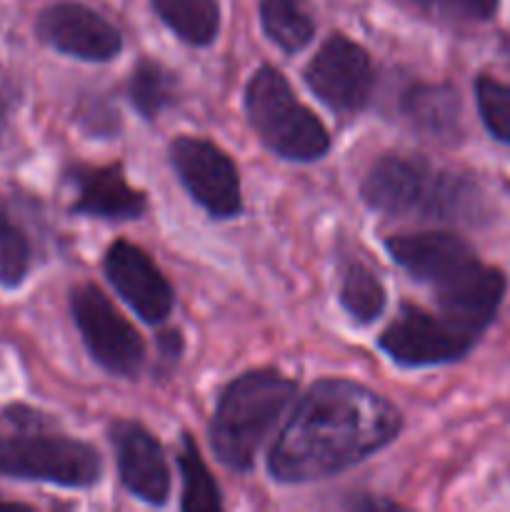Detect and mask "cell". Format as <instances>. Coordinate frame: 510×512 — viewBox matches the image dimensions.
I'll list each match as a JSON object with an SVG mask.
<instances>
[{"instance_id": "25", "label": "cell", "mask_w": 510, "mask_h": 512, "mask_svg": "<svg viewBox=\"0 0 510 512\" xmlns=\"http://www.w3.org/2000/svg\"><path fill=\"white\" fill-rule=\"evenodd\" d=\"M350 510H393L398 508V503L393 500H385V498H355L348 503Z\"/></svg>"}, {"instance_id": "15", "label": "cell", "mask_w": 510, "mask_h": 512, "mask_svg": "<svg viewBox=\"0 0 510 512\" xmlns=\"http://www.w3.org/2000/svg\"><path fill=\"white\" fill-rule=\"evenodd\" d=\"M400 115L423 138L438 145L463 140V100L450 83H413L400 95Z\"/></svg>"}, {"instance_id": "13", "label": "cell", "mask_w": 510, "mask_h": 512, "mask_svg": "<svg viewBox=\"0 0 510 512\" xmlns=\"http://www.w3.org/2000/svg\"><path fill=\"white\" fill-rule=\"evenodd\" d=\"M35 33L48 48L85 63H108L123 50V35L98 10L80 3H55L38 15Z\"/></svg>"}, {"instance_id": "26", "label": "cell", "mask_w": 510, "mask_h": 512, "mask_svg": "<svg viewBox=\"0 0 510 512\" xmlns=\"http://www.w3.org/2000/svg\"><path fill=\"white\" fill-rule=\"evenodd\" d=\"M0 508H15V510H30L28 505H18V503H8V500L0 498Z\"/></svg>"}, {"instance_id": "2", "label": "cell", "mask_w": 510, "mask_h": 512, "mask_svg": "<svg viewBox=\"0 0 510 512\" xmlns=\"http://www.w3.org/2000/svg\"><path fill=\"white\" fill-rule=\"evenodd\" d=\"M395 265L428 285L440 313L483 335L498 315L508 290L500 268L485 265L455 233H403L385 240Z\"/></svg>"}, {"instance_id": "18", "label": "cell", "mask_w": 510, "mask_h": 512, "mask_svg": "<svg viewBox=\"0 0 510 512\" xmlns=\"http://www.w3.org/2000/svg\"><path fill=\"white\" fill-rule=\"evenodd\" d=\"M180 98L178 75L153 58H140L128 80V100L140 118L155 120Z\"/></svg>"}, {"instance_id": "17", "label": "cell", "mask_w": 510, "mask_h": 512, "mask_svg": "<svg viewBox=\"0 0 510 512\" xmlns=\"http://www.w3.org/2000/svg\"><path fill=\"white\" fill-rule=\"evenodd\" d=\"M338 303L355 325L368 328L385 313L388 293H385L383 280L370 265L360 263V260H348L340 273Z\"/></svg>"}, {"instance_id": "19", "label": "cell", "mask_w": 510, "mask_h": 512, "mask_svg": "<svg viewBox=\"0 0 510 512\" xmlns=\"http://www.w3.org/2000/svg\"><path fill=\"white\" fill-rule=\"evenodd\" d=\"M260 25L270 43L285 53H300L315 35L308 0H260Z\"/></svg>"}, {"instance_id": "16", "label": "cell", "mask_w": 510, "mask_h": 512, "mask_svg": "<svg viewBox=\"0 0 510 512\" xmlns=\"http://www.w3.org/2000/svg\"><path fill=\"white\" fill-rule=\"evenodd\" d=\"M165 28L193 48H208L220 33L218 0H150Z\"/></svg>"}, {"instance_id": "6", "label": "cell", "mask_w": 510, "mask_h": 512, "mask_svg": "<svg viewBox=\"0 0 510 512\" xmlns=\"http://www.w3.org/2000/svg\"><path fill=\"white\" fill-rule=\"evenodd\" d=\"M0 475L88 490L103 480V458L83 440L63 435H13L0 440Z\"/></svg>"}, {"instance_id": "1", "label": "cell", "mask_w": 510, "mask_h": 512, "mask_svg": "<svg viewBox=\"0 0 510 512\" xmlns=\"http://www.w3.org/2000/svg\"><path fill=\"white\" fill-rule=\"evenodd\" d=\"M403 415L378 390L345 378L315 380L295 403L265 465L280 485L333 478L388 448Z\"/></svg>"}, {"instance_id": "3", "label": "cell", "mask_w": 510, "mask_h": 512, "mask_svg": "<svg viewBox=\"0 0 510 512\" xmlns=\"http://www.w3.org/2000/svg\"><path fill=\"white\" fill-rule=\"evenodd\" d=\"M360 198L388 218L478 228L490 220L488 195L478 180L455 170L435 168L423 155L385 153L360 183Z\"/></svg>"}, {"instance_id": "21", "label": "cell", "mask_w": 510, "mask_h": 512, "mask_svg": "<svg viewBox=\"0 0 510 512\" xmlns=\"http://www.w3.org/2000/svg\"><path fill=\"white\" fill-rule=\"evenodd\" d=\"M33 248L25 230L10 215L8 205L0 200V285L8 290L20 288L30 273Z\"/></svg>"}, {"instance_id": "7", "label": "cell", "mask_w": 510, "mask_h": 512, "mask_svg": "<svg viewBox=\"0 0 510 512\" xmlns=\"http://www.w3.org/2000/svg\"><path fill=\"white\" fill-rule=\"evenodd\" d=\"M70 315L90 358L105 373L128 380L143 373L145 340L98 285L85 283L70 290Z\"/></svg>"}, {"instance_id": "10", "label": "cell", "mask_w": 510, "mask_h": 512, "mask_svg": "<svg viewBox=\"0 0 510 512\" xmlns=\"http://www.w3.org/2000/svg\"><path fill=\"white\" fill-rule=\"evenodd\" d=\"M303 80L325 108L338 115H355L370 103L375 68L363 45L333 33L305 65Z\"/></svg>"}, {"instance_id": "11", "label": "cell", "mask_w": 510, "mask_h": 512, "mask_svg": "<svg viewBox=\"0 0 510 512\" xmlns=\"http://www.w3.org/2000/svg\"><path fill=\"white\" fill-rule=\"evenodd\" d=\"M123 488L150 508H165L173 490L170 465L160 440L138 420L118 418L108 425Z\"/></svg>"}, {"instance_id": "20", "label": "cell", "mask_w": 510, "mask_h": 512, "mask_svg": "<svg viewBox=\"0 0 510 512\" xmlns=\"http://www.w3.org/2000/svg\"><path fill=\"white\" fill-rule=\"evenodd\" d=\"M178 470L183 480V495H180V510H223V495H220L218 483L210 475L193 435L183 433L180 438L178 453Z\"/></svg>"}, {"instance_id": "23", "label": "cell", "mask_w": 510, "mask_h": 512, "mask_svg": "<svg viewBox=\"0 0 510 512\" xmlns=\"http://www.w3.org/2000/svg\"><path fill=\"white\" fill-rule=\"evenodd\" d=\"M425 10L460 23H485L495 15L500 0H418Z\"/></svg>"}, {"instance_id": "24", "label": "cell", "mask_w": 510, "mask_h": 512, "mask_svg": "<svg viewBox=\"0 0 510 512\" xmlns=\"http://www.w3.org/2000/svg\"><path fill=\"white\" fill-rule=\"evenodd\" d=\"M158 350L160 360H165L168 368H173L180 360V353H183V335H180V330H163L158 335Z\"/></svg>"}, {"instance_id": "4", "label": "cell", "mask_w": 510, "mask_h": 512, "mask_svg": "<svg viewBox=\"0 0 510 512\" xmlns=\"http://www.w3.org/2000/svg\"><path fill=\"white\" fill-rule=\"evenodd\" d=\"M298 385L280 370L258 368L230 380L218 395L208 440L215 458L233 473H248L260 448L295 400Z\"/></svg>"}, {"instance_id": "12", "label": "cell", "mask_w": 510, "mask_h": 512, "mask_svg": "<svg viewBox=\"0 0 510 512\" xmlns=\"http://www.w3.org/2000/svg\"><path fill=\"white\" fill-rule=\"evenodd\" d=\"M103 270L115 293L143 323L160 325L170 318L175 305L173 285L140 245L130 240L110 243L105 250Z\"/></svg>"}, {"instance_id": "22", "label": "cell", "mask_w": 510, "mask_h": 512, "mask_svg": "<svg viewBox=\"0 0 510 512\" xmlns=\"http://www.w3.org/2000/svg\"><path fill=\"white\" fill-rule=\"evenodd\" d=\"M475 103L488 133L500 143L510 145V83H503L493 75H478Z\"/></svg>"}, {"instance_id": "14", "label": "cell", "mask_w": 510, "mask_h": 512, "mask_svg": "<svg viewBox=\"0 0 510 512\" xmlns=\"http://www.w3.org/2000/svg\"><path fill=\"white\" fill-rule=\"evenodd\" d=\"M65 180L75 190V200L70 203L73 215L125 223V220H138L148 213V195L125 180L123 165L118 163H70L65 168Z\"/></svg>"}, {"instance_id": "9", "label": "cell", "mask_w": 510, "mask_h": 512, "mask_svg": "<svg viewBox=\"0 0 510 512\" xmlns=\"http://www.w3.org/2000/svg\"><path fill=\"white\" fill-rule=\"evenodd\" d=\"M170 165L190 198L215 220L243 213L240 173L220 145L195 135H178L168 148Z\"/></svg>"}, {"instance_id": "8", "label": "cell", "mask_w": 510, "mask_h": 512, "mask_svg": "<svg viewBox=\"0 0 510 512\" xmlns=\"http://www.w3.org/2000/svg\"><path fill=\"white\" fill-rule=\"evenodd\" d=\"M483 335L443 313H428L405 303L400 315L380 333V353L405 370L438 368L463 360Z\"/></svg>"}, {"instance_id": "5", "label": "cell", "mask_w": 510, "mask_h": 512, "mask_svg": "<svg viewBox=\"0 0 510 512\" xmlns=\"http://www.w3.org/2000/svg\"><path fill=\"white\" fill-rule=\"evenodd\" d=\"M245 115L265 148L290 163H315L330 150L323 120L300 103L293 85L273 65H260L250 75L243 95Z\"/></svg>"}]
</instances>
